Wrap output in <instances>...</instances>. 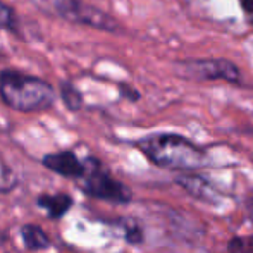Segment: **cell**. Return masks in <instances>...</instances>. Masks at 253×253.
<instances>
[{
	"instance_id": "obj_1",
	"label": "cell",
	"mask_w": 253,
	"mask_h": 253,
	"mask_svg": "<svg viewBox=\"0 0 253 253\" xmlns=\"http://www.w3.org/2000/svg\"><path fill=\"white\" fill-rule=\"evenodd\" d=\"M0 98L17 112H43L57 102V90L43 78L17 69H2Z\"/></svg>"
},
{
	"instance_id": "obj_2",
	"label": "cell",
	"mask_w": 253,
	"mask_h": 253,
	"mask_svg": "<svg viewBox=\"0 0 253 253\" xmlns=\"http://www.w3.org/2000/svg\"><path fill=\"white\" fill-rule=\"evenodd\" d=\"M134 145L152 164L162 169L195 170L205 164V152L176 133H153Z\"/></svg>"
},
{
	"instance_id": "obj_3",
	"label": "cell",
	"mask_w": 253,
	"mask_h": 253,
	"mask_svg": "<svg viewBox=\"0 0 253 253\" xmlns=\"http://www.w3.org/2000/svg\"><path fill=\"white\" fill-rule=\"evenodd\" d=\"M30 3L40 12L67 23L81 24L107 33H117L121 30V23L116 17L83 0H30Z\"/></svg>"
},
{
	"instance_id": "obj_4",
	"label": "cell",
	"mask_w": 253,
	"mask_h": 253,
	"mask_svg": "<svg viewBox=\"0 0 253 253\" xmlns=\"http://www.w3.org/2000/svg\"><path fill=\"white\" fill-rule=\"evenodd\" d=\"M83 176L81 188L86 195L93 198H100L112 203H127L133 198L131 190L123 184L121 181L114 179L107 169L102 166V162L95 157H86L83 160Z\"/></svg>"
},
{
	"instance_id": "obj_5",
	"label": "cell",
	"mask_w": 253,
	"mask_h": 253,
	"mask_svg": "<svg viewBox=\"0 0 253 253\" xmlns=\"http://www.w3.org/2000/svg\"><path fill=\"white\" fill-rule=\"evenodd\" d=\"M177 66L181 67V74L186 78H191V80H222L234 84L241 83L240 69H238L236 64L227 59H184Z\"/></svg>"
},
{
	"instance_id": "obj_6",
	"label": "cell",
	"mask_w": 253,
	"mask_h": 253,
	"mask_svg": "<svg viewBox=\"0 0 253 253\" xmlns=\"http://www.w3.org/2000/svg\"><path fill=\"white\" fill-rule=\"evenodd\" d=\"M43 166L50 169L52 172H57L64 177H78L83 176V160L78 159V155L71 150L48 153L43 157Z\"/></svg>"
},
{
	"instance_id": "obj_7",
	"label": "cell",
	"mask_w": 253,
	"mask_h": 253,
	"mask_svg": "<svg viewBox=\"0 0 253 253\" xmlns=\"http://www.w3.org/2000/svg\"><path fill=\"white\" fill-rule=\"evenodd\" d=\"M176 183L179 184L186 193H190L193 198H197V200H202L205 203L220 202L219 190L202 176H197V174H183V176L177 177Z\"/></svg>"
},
{
	"instance_id": "obj_8",
	"label": "cell",
	"mask_w": 253,
	"mask_h": 253,
	"mask_svg": "<svg viewBox=\"0 0 253 253\" xmlns=\"http://www.w3.org/2000/svg\"><path fill=\"white\" fill-rule=\"evenodd\" d=\"M38 205L43 207V209H47L48 215L52 217V219H59V217H62L64 213L67 212V210L71 209V205H73V198L69 197V195H42L40 198H38Z\"/></svg>"
},
{
	"instance_id": "obj_9",
	"label": "cell",
	"mask_w": 253,
	"mask_h": 253,
	"mask_svg": "<svg viewBox=\"0 0 253 253\" xmlns=\"http://www.w3.org/2000/svg\"><path fill=\"white\" fill-rule=\"evenodd\" d=\"M59 97L62 103L66 105L67 110H71V112H78V110L83 109V95H81V91L76 88V84L73 83V81L69 80H62L59 83Z\"/></svg>"
},
{
	"instance_id": "obj_10",
	"label": "cell",
	"mask_w": 253,
	"mask_h": 253,
	"mask_svg": "<svg viewBox=\"0 0 253 253\" xmlns=\"http://www.w3.org/2000/svg\"><path fill=\"white\" fill-rule=\"evenodd\" d=\"M21 236H23L26 248H30V250H43V248L50 247V240H48L47 233L38 226H33V224L23 226Z\"/></svg>"
},
{
	"instance_id": "obj_11",
	"label": "cell",
	"mask_w": 253,
	"mask_h": 253,
	"mask_svg": "<svg viewBox=\"0 0 253 253\" xmlns=\"http://www.w3.org/2000/svg\"><path fill=\"white\" fill-rule=\"evenodd\" d=\"M0 30L10 31V33H16L19 30V19H17L16 10L3 0H0Z\"/></svg>"
},
{
	"instance_id": "obj_12",
	"label": "cell",
	"mask_w": 253,
	"mask_h": 253,
	"mask_svg": "<svg viewBox=\"0 0 253 253\" xmlns=\"http://www.w3.org/2000/svg\"><path fill=\"white\" fill-rule=\"evenodd\" d=\"M229 253H253V234L252 236H234L227 243Z\"/></svg>"
},
{
	"instance_id": "obj_13",
	"label": "cell",
	"mask_w": 253,
	"mask_h": 253,
	"mask_svg": "<svg viewBox=\"0 0 253 253\" xmlns=\"http://www.w3.org/2000/svg\"><path fill=\"white\" fill-rule=\"evenodd\" d=\"M123 227H124V238H126L127 243L136 245L143 241V229H141V226L136 220H131V219L124 220Z\"/></svg>"
},
{
	"instance_id": "obj_14",
	"label": "cell",
	"mask_w": 253,
	"mask_h": 253,
	"mask_svg": "<svg viewBox=\"0 0 253 253\" xmlns=\"http://www.w3.org/2000/svg\"><path fill=\"white\" fill-rule=\"evenodd\" d=\"M119 93H121V97L127 98V100H131V102L140 100V91L134 90V88H133V86H129V84L121 83V84H119Z\"/></svg>"
},
{
	"instance_id": "obj_15",
	"label": "cell",
	"mask_w": 253,
	"mask_h": 253,
	"mask_svg": "<svg viewBox=\"0 0 253 253\" xmlns=\"http://www.w3.org/2000/svg\"><path fill=\"white\" fill-rule=\"evenodd\" d=\"M238 2H240V7L245 16L250 21H253V0H238Z\"/></svg>"
},
{
	"instance_id": "obj_16",
	"label": "cell",
	"mask_w": 253,
	"mask_h": 253,
	"mask_svg": "<svg viewBox=\"0 0 253 253\" xmlns=\"http://www.w3.org/2000/svg\"><path fill=\"white\" fill-rule=\"evenodd\" d=\"M247 209H248V212L252 213V217H253V197L248 200V203H247Z\"/></svg>"
}]
</instances>
